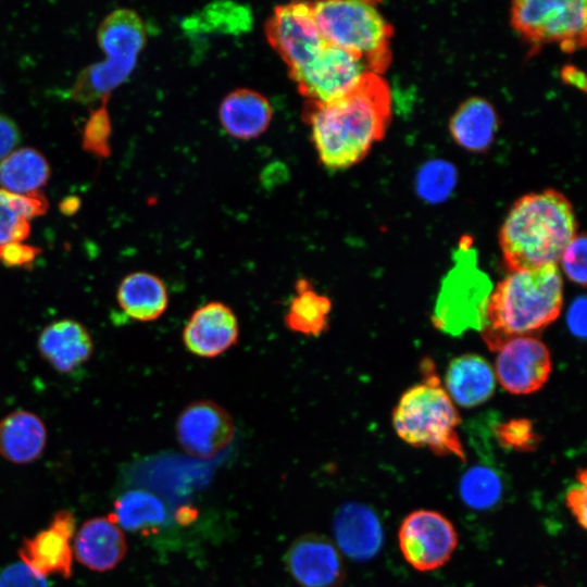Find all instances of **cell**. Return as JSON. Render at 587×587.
Returning <instances> with one entry per match:
<instances>
[{
    "label": "cell",
    "instance_id": "cell-36",
    "mask_svg": "<svg viewBox=\"0 0 587 587\" xmlns=\"http://www.w3.org/2000/svg\"><path fill=\"white\" fill-rule=\"evenodd\" d=\"M37 247L24 242H10L0 246V262L8 267L30 265L39 255Z\"/></svg>",
    "mask_w": 587,
    "mask_h": 587
},
{
    "label": "cell",
    "instance_id": "cell-11",
    "mask_svg": "<svg viewBox=\"0 0 587 587\" xmlns=\"http://www.w3.org/2000/svg\"><path fill=\"white\" fill-rule=\"evenodd\" d=\"M367 72L358 58L327 43L310 64L291 78L310 103H327L354 89Z\"/></svg>",
    "mask_w": 587,
    "mask_h": 587
},
{
    "label": "cell",
    "instance_id": "cell-35",
    "mask_svg": "<svg viewBox=\"0 0 587 587\" xmlns=\"http://www.w3.org/2000/svg\"><path fill=\"white\" fill-rule=\"evenodd\" d=\"M576 483L565 494V505L583 529H586V470L577 472Z\"/></svg>",
    "mask_w": 587,
    "mask_h": 587
},
{
    "label": "cell",
    "instance_id": "cell-3",
    "mask_svg": "<svg viewBox=\"0 0 587 587\" xmlns=\"http://www.w3.org/2000/svg\"><path fill=\"white\" fill-rule=\"evenodd\" d=\"M563 303V280L558 264L511 272L492 288L485 326L480 330L491 350L552 323Z\"/></svg>",
    "mask_w": 587,
    "mask_h": 587
},
{
    "label": "cell",
    "instance_id": "cell-14",
    "mask_svg": "<svg viewBox=\"0 0 587 587\" xmlns=\"http://www.w3.org/2000/svg\"><path fill=\"white\" fill-rule=\"evenodd\" d=\"M552 369L551 354L540 340L520 336L504 342L496 359L495 376L501 386L514 395L539 390Z\"/></svg>",
    "mask_w": 587,
    "mask_h": 587
},
{
    "label": "cell",
    "instance_id": "cell-32",
    "mask_svg": "<svg viewBox=\"0 0 587 587\" xmlns=\"http://www.w3.org/2000/svg\"><path fill=\"white\" fill-rule=\"evenodd\" d=\"M495 436L501 447L517 452L535 451L541 441L528 419H511L500 423L495 428Z\"/></svg>",
    "mask_w": 587,
    "mask_h": 587
},
{
    "label": "cell",
    "instance_id": "cell-7",
    "mask_svg": "<svg viewBox=\"0 0 587 587\" xmlns=\"http://www.w3.org/2000/svg\"><path fill=\"white\" fill-rule=\"evenodd\" d=\"M473 240L463 236L453 253V265L442 278L432 315L434 326L451 336L482 330L492 290L488 275L478 267Z\"/></svg>",
    "mask_w": 587,
    "mask_h": 587
},
{
    "label": "cell",
    "instance_id": "cell-16",
    "mask_svg": "<svg viewBox=\"0 0 587 587\" xmlns=\"http://www.w3.org/2000/svg\"><path fill=\"white\" fill-rule=\"evenodd\" d=\"M239 322L234 310L222 301L197 308L182 333L185 348L193 355L213 359L237 345Z\"/></svg>",
    "mask_w": 587,
    "mask_h": 587
},
{
    "label": "cell",
    "instance_id": "cell-34",
    "mask_svg": "<svg viewBox=\"0 0 587 587\" xmlns=\"http://www.w3.org/2000/svg\"><path fill=\"white\" fill-rule=\"evenodd\" d=\"M0 587H48V584L45 576L21 561L1 571Z\"/></svg>",
    "mask_w": 587,
    "mask_h": 587
},
{
    "label": "cell",
    "instance_id": "cell-13",
    "mask_svg": "<svg viewBox=\"0 0 587 587\" xmlns=\"http://www.w3.org/2000/svg\"><path fill=\"white\" fill-rule=\"evenodd\" d=\"M284 564L300 587H341L346 567L340 551L327 537L308 533L291 542Z\"/></svg>",
    "mask_w": 587,
    "mask_h": 587
},
{
    "label": "cell",
    "instance_id": "cell-22",
    "mask_svg": "<svg viewBox=\"0 0 587 587\" xmlns=\"http://www.w3.org/2000/svg\"><path fill=\"white\" fill-rule=\"evenodd\" d=\"M116 300L121 310L137 322H153L168 308L170 295L164 280L150 272L127 274L120 283Z\"/></svg>",
    "mask_w": 587,
    "mask_h": 587
},
{
    "label": "cell",
    "instance_id": "cell-29",
    "mask_svg": "<svg viewBox=\"0 0 587 587\" xmlns=\"http://www.w3.org/2000/svg\"><path fill=\"white\" fill-rule=\"evenodd\" d=\"M505 484L500 472L487 465H473L459 482V495L465 505L476 511H487L503 499Z\"/></svg>",
    "mask_w": 587,
    "mask_h": 587
},
{
    "label": "cell",
    "instance_id": "cell-15",
    "mask_svg": "<svg viewBox=\"0 0 587 587\" xmlns=\"http://www.w3.org/2000/svg\"><path fill=\"white\" fill-rule=\"evenodd\" d=\"M75 533L74 514L68 510L58 511L46 528L23 540L18 550L21 561L42 576L70 577Z\"/></svg>",
    "mask_w": 587,
    "mask_h": 587
},
{
    "label": "cell",
    "instance_id": "cell-24",
    "mask_svg": "<svg viewBox=\"0 0 587 587\" xmlns=\"http://www.w3.org/2000/svg\"><path fill=\"white\" fill-rule=\"evenodd\" d=\"M332 300L319 292L312 280L299 277L283 321L286 328L305 337H319L329 328Z\"/></svg>",
    "mask_w": 587,
    "mask_h": 587
},
{
    "label": "cell",
    "instance_id": "cell-27",
    "mask_svg": "<svg viewBox=\"0 0 587 587\" xmlns=\"http://www.w3.org/2000/svg\"><path fill=\"white\" fill-rule=\"evenodd\" d=\"M109 516L129 532L147 533L164 525L167 510L154 494L140 488L128 489L120 495Z\"/></svg>",
    "mask_w": 587,
    "mask_h": 587
},
{
    "label": "cell",
    "instance_id": "cell-20",
    "mask_svg": "<svg viewBox=\"0 0 587 587\" xmlns=\"http://www.w3.org/2000/svg\"><path fill=\"white\" fill-rule=\"evenodd\" d=\"M273 116L270 101L260 92L241 88L229 92L221 102L218 117L223 129L233 138L248 140L263 134Z\"/></svg>",
    "mask_w": 587,
    "mask_h": 587
},
{
    "label": "cell",
    "instance_id": "cell-9",
    "mask_svg": "<svg viewBox=\"0 0 587 587\" xmlns=\"http://www.w3.org/2000/svg\"><path fill=\"white\" fill-rule=\"evenodd\" d=\"M265 32L290 76L310 64L328 43L316 25L309 2L276 7L267 20Z\"/></svg>",
    "mask_w": 587,
    "mask_h": 587
},
{
    "label": "cell",
    "instance_id": "cell-18",
    "mask_svg": "<svg viewBox=\"0 0 587 587\" xmlns=\"http://www.w3.org/2000/svg\"><path fill=\"white\" fill-rule=\"evenodd\" d=\"M37 348L41 358L54 371L71 374L90 359L93 340L80 322L63 319L42 328Z\"/></svg>",
    "mask_w": 587,
    "mask_h": 587
},
{
    "label": "cell",
    "instance_id": "cell-8",
    "mask_svg": "<svg viewBox=\"0 0 587 587\" xmlns=\"http://www.w3.org/2000/svg\"><path fill=\"white\" fill-rule=\"evenodd\" d=\"M584 0H516L510 9L513 29L534 48L558 43L567 53L586 45Z\"/></svg>",
    "mask_w": 587,
    "mask_h": 587
},
{
    "label": "cell",
    "instance_id": "cell-37",
    "mask_svg": "<svg viewBox=\"0 0 587 587\" xmlns=\"http://www.w3.org/2000/svg\"><path fill=\"white\" fill-rule=\"evenodd\" d=\"M21 141V133L13 120L0 114V161L15 150Z\"/></svg>",
    "mask_w": 587,
    "mask_h": 587
},
{
    "label": "cell",
    "instance_id": "cell-17",
    "mask_svg": "<svg viewBox=\"0 0 587 587\" xmlns=\"http://www.w3.org/2000/svg\"><path fill=\"white\" fill-rule=\"evenodd\" d=\"M333 529L336 547L353 561H369L383 547L380 520L367 504L350 501L340 505L334 515Z\"/></svg>",
    "mask_w": 587,
    "mask_h": 587
},
{
    "label": "cell",
    "instance_id": "cell-33",
    "mask_svg": "<svg viewBox=\"0 0 587 587\" xmlns=\"http://www.w3.org/2000/svg\"><path fill=\"white\" fill-rule=\"evenodd\" d=\"M586 236L577 234L564 249L560 260L566 276L574 283L586 286Z\"/></svg>",
    "mask_w": 587,
    "mask_h": 587
},
{
    "label": "cell",
    "instance_id": "cell-23",
    "mask_svg": "<svg viewBox=\"0 0 587 587\" xmlns=\"http://www.w3.org/2000/svg\"><path fill=\"white\" fill-rule=\"evenodd\" d=\"M445 380L451 400L464 408L487 401L496 386L492 367L477 354H463L451 360Z\"/></svg>",
    "mask_w": 587,
    "mask_h": 587
},
{
    "label": "cell",
    "instance_id": "cell-2",
    "mask_svg": "<svg viewBox=\"0 0 587 587\" xmlns=\"http://www.w3.org/2000/svg\"><path fill=\"white\" fill-rule=\"evenodd\" d=\"M570 200L546 189L519 198L499 233L503 262L510 272L557 264L577 233Z\"/></svg>",
    "mask_w": 587,
    "mask_h": 587
},
{
    "label": "cell",
    "instance_id": "cell-40",
    "mask_svg": "<svg viewBox=\"0 0 587 587\" xmlns=\"http://www.w3.org/2000/svg\"><path fill=\"white\" fill-rule=\"evenodd\" d=\"M75 203H79L78 200H74V198L66 199L61 209L65 214H72L78 208V205H75Z\"/></svg>",
    "mask_w": 587,
    "mask_h": 587
},
{
    "label": "cell",
    "instance_id": "cell-10",
    "mask_svg": "<svg viewBox=\"0 0 587 587\" xmlns=\"http://www.w3.org/2000/svg\"><path fill=\"white\" fill-rule=\"evenodd\" d=\"M398 542L404 560L413 569L428 572L450 560L458 546V533L440 512L420 509L403 519Z\"/></svg>",
    "mask_w": 587,
    "mask_h": 587
},
{
    "label": "cell",
    "instance_id": "cell-26",
    "mask_svg": "<svg viewBox=\"0 0 587 587\" xmlns=\"http://www.w3.org/2000/svg\"><path fill=\"white\" fill-rule=\"evenodd\" d=\"M45 155L29 147L15 149L0 161V186L7 191L27 195L39 191L50 178Z\"/></svg>",
    "mask_w": 587,
    "mask_h": 587
},
{
    "label": "cell",
    "instance_id": "cell-31",
    "mask_svg": "<svg viewBox=\"0 0 587 587\" xmlns=\"http://www.w3.org/2000/svg\"><path fill=\"white\" fill-rule=\"evenodd\" d=\"M109 98L101 100V105L92 110L87 118L82 136V146L88 153L98 158L111 154V120L107 109Z\"/></svg>",
    "mask_w": 587,
    "mask_h": 587
},
{
    "label": "cell",
    "instance_id": "cell-30",
    "mask_svg": "<svg viewBox=\"0 0 587 587\" xmlns=\"http://www.w3.org/2000/svg\"><path fill=\"white\" fill-rule=\"evenodd\" d=\"M457 178L454 165L441 159L432 160L423 164L417 172L415 189L423 200L438 203L450 197Z\"/></svg>",
    "mask_w": 587,
    "mask_h": 587
},
{
    "label": "cell",
    "instance_id": "cell-1",
    "mask_svg": "<svg viewBox=\"0 0 587 587\" xmlns=\"http://www.w3.org/2000/svg\"><path fill=\"white\" fill-rule=\"evenodd\" d=\"M307 120L321 163L345 170L362 161L382 140L391 120L387 82L367 72L358 86L327 103H309Z\"/></svg>",
    "mask_w": 587,
    "mask_h": 587
},
{
    "label": "cell",
    "instance_id": "cell-4",
    "mask_svg": "<svg viewBox=\"0 0 587 587\" xmlns=\"http://www.w3.org/2000/svg\"><path fill=\"white\" fill-rule=\"evenodd\" d=\"M421 365L423 383L401 396L392 412L394 429L408 445L464 462L466 455L457 432L460 414L442 387L432 359L425 358Z\"/></svg>",
    "mask_w": 587,
    "mask_h": 587
},
{
    "label": "cell",
    "instance_id": "cell-25",
    "mask_svg": "<svg viewBox=\"0 0 587 587\" xmlns=\"http://www.w3.org/2000/svg\"><path fill=\"white\" fill-rule=\"evenodd\" d=\"M497 128L498 116L495 108L479 97H472L461 103L449 122L453 140L472 152L487 150L494 141Z\"/></svg>",
    "mask_w": 587,
    "mask_h": 587
},
{
    "label": "cell",
    "instance_id": "cell-12",
    "mask_svg": "<svg viewBox=\"0 0 587 587\" xmlns=\"http://www.w3.org/2000/svg\"><path fill=\"white\" fill-rule=\"evenodd\" d=\"M176 437L183 450L198 459L222 452L235 436V423L226 409L212 400H196L178 414Z\"/></svg>",
    "mask_w": 587,
    "mask_h": 587
},
{
    "label": "cell",
    "instance_id": "cell-21",
    "mask_svg": "<svg viewBox=\"0 0 587 587\" xmlns=\"http://www.w3.org/2000/svg\"><path fill=\"white\" fill-rule=\"evenodd\" d=\"M47 444V428L36 413L15 410L0 420V455L14 464L37 460Z\"/></svg>",
    "mask_w": 587,
    "mask_h": 587
},
{
    "label": "cell",
    "instance_id": "cell-19",
    "mask_svg": "<svg viewBox=\"0 0 587 587\" xmlns=\"http://www.w3.org/2000/svg\"><path fill=\"white\" fill-rule=\"evenodd\" d=\"M126 551L124 533L109 515L87 520L73 539L76 560L96 572L114 569L124 559Z\"/></svg>",
    "mask_w": 587,
    "mask_h": 587
},
{
    "label": "cell",
    "instance_id": "cell-39",
    "mask_svg": "<svg viewBox=\"0 0 587 587\" xmlns=\"http://www.w3.org/2000/svg\"><path fill=\"white\" fill-rule=\"evenodd\" d=\"M560 75L564 84L584 92L586 91V77L578 67L570 64L565 65L561 68Z\"/></svg>",
    "mask_w": 587,
    "mask_h": 587
},
{
    "label": "cell",
    "instance_id": "cell-28",
    "mask_svg": "<svg viewBox=\"0 0 587 587\" xmlns=\"http://www.w3.org/2000/svg\"><path fill=\"white\" fill-rule=\"evenodd\" d=\"M47 210V198L39 191L18 195L0 188V246L23 242L30 233V220Z\"/></svg>",
    "mask_w": 587,
    "mask_h": 587
},
{
    "label": "cell",
    "instance_id": "cell-5",
    "mask_svg": "<svg viewBox=\"0 0 587 587\" xmlns=\"http://www.w3.org/2000/svg\"><path fill=\"white\" fill-rule=\"evenodd\" d=\"M324 39L355 58L371 73L382 75L392 60L394 27L374 1H319L311 3Z\"/></svg>",
    "mask_w": 587,
    "mask_h": 587
},
{
    "label": "cell",
    "instance_id": "cell-38",
    "mask_svg": "<svg viewBox=\"0 0 587 587\" xmlns=\"http://www.w3.org/2000/svg\"><path fill=\"white\" fill-rule=\"evenodd\" d=\"M567 326L573 335L586 337V298L577 297L571 304L566 315Z\"/></svg>",
    "mask_w": 587,
    "mask_h": 587
},
{
    "label": "cell",
    "instance_id": "cell-6",
    "mask_svg": "<svg viewBox=\"0 0 587 587\" xmlns=\"http://www.w3.org/2000/svg\"><path fill=\"white\" fill-rule=\"evenodd\" d=\"M97 41L105 59L88 65L77 75L70 97L78 103L109 98L128 79L147 42L145 23L136 11L116 9L100 23Z\"/></svg>",
    "mask_w": 587,
    "mask_h": 587
}]
</instances>
